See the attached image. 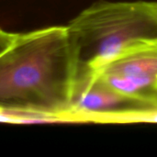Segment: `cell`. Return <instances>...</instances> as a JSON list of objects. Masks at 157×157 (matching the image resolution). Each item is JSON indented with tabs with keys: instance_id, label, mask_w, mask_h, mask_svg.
<instances>
[{
	"instance_id": "obj_3",
	"label": "cell",
	"mask_w": 157,
	"mask_h": 157,
	"mask_svg": "<svg viewBox=\"0 0 157 157\" xmlns=\"http://www.w3.org/2000/svg\"><path fill=\"white\" fill-rule=\"evenodd\" d=\"M155 110L157 104L116 91L97 73L75 78L71 105L74 121H144Z\"/></svg>"
},
{
	"instance_id": "obj_1",
	"label": "cell",
	"mask_w": 157,
	"mask_h": 157,
	"mask_svg": "<svg viewBox=\"0 0 157 157\" xmlns=\"http://www.w3.org/2000/svg\"><path fill=\"white\" fill-rule=\"evenodd\" d=\"M75 58L65 26L17 33L0 53V111L45 122L71 117Z\"/></svg>"
},
{
	"instance_id": "obj_2",
	"label": "cell",
	"mask_w": 157,
	"mask_h": 157,
	"mask_svg": "<svg viewBox=\"0 0 157 157\" xmlns=\"http://www.w3.org/2000/svg\"><path fill=\"white\" fill-rule=\"evenodd\" d=\"M75 78L97 73L108 63L157 40V1H99L67 25Z\"/></svg>"
},
{
	"instance_id": "obj_4",
	"label": "cell",
	"mask_w": 157,
	"mask_h": 157,
	"mask_svg": "<svg viewBox=\"0 0 157 157\" xmlns=\"http://www.w3.org/2000/svg\"><path fill=\"white\" fill-rule=\"evenodd\" d=\"M97 74L116 91L157 104V40L124 52Z\"/></svg>"
},
{
	"instance_id": "obj_5",
	"label": "cell",
	"mask_w": 157,
	"mask_h": 157,
	"mask_svg": "<svg viewBox=\"0 0 157 157\" xmlns=\"http://www.w3.org/2000/svg\"><path fill=\"white\" fill-rule=\"evenodd\" d=\"M17 33L6 31L0 27V53L4 52L15 40Z\"/></svg>"
}]
</instances>
